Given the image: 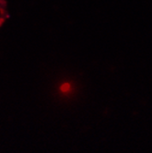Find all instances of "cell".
Returning <instances> with one entry per match:
<instances>
[{"mask_svg":"<svg viewBox=\"0 0 152 153\" xmlns=\"http://www.w3.org/2000/svg\"><path fill=\"white\" fill-rule=\"evenodd\" d=\"M60 91L62 92V93H68V92H70L71 91H72V86H71V84L70 83H68V82H65V83H63V84H61V86H60Z\"/></svg>","mask_w":152,"mask_h":153,"instance_id":"6da1fadb","label":"cell"}]
</instances>
